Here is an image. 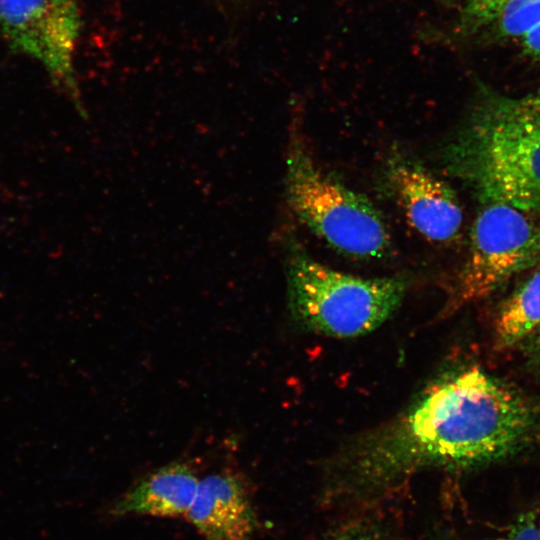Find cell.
<instances>
[{"mask_svg": "<svg viewBox=\"0 0 540 540\" xmlns=\"http://www.w3.org/2000/svg\"><path fill=\"white\" fill-rule=\"evenodd\" d=\"M536 421L530 403L500 379L476 366L456 368L351 446L338 464L336 487L360 496L427 468L490 464L527 445Z\"/></svg>", "mask_w": 540, "mask_h": 540, "instance_id": "1", "label": "cell"}, {"mask_svg": "<svg viewBox=\"0 0 540 540\" xmlns=\"http://www.w3.org/2000/svg\"><path fill=\"white\" fill-rule=\"evenodd\" d=\"M445 168L479 202L540 215V127L480 104L443 152Z\"/></svg>", "mask_w": 540, "mask_h": 540, "instance_id": "2", "label": "cell"}, {"mask_svg": "<svg viewBox=\"0 0 540 540\" xmlns=\"http://www.w3.org/2000/svg\"><path fill=\"white\" fill-rule=\"evenodd\" d=\"M288 310L306 331L351 338L370 333L401 305L402 277L364 278L332 269L291 240L286 253Z\"/></svg>", "mask_w": 540, "mask_h": 540, "instance_id": "3", "label": "cell"}, {"mask_svg": "<svg viewBox=\"0 0 540 540\" xmlns=\"http://www.w3.org/2000/svg\"><path fill=\"white\" fill-rule=\"evenodd\" d=\"M285 186L292 211L335 250L358 259L389 251L390 235L381 214L366 197L321 169L299 128L290 132Z\"/></svg>", "mask_w": 540, "mask_h": 540, "instance_id": "4", "label": "cell"}, {"mask_svg": "<svg viewBox=\"0 0 540 540\" xmlns=\"http://www.w3.org/2000/svg\"><path fill=\"white\" fill-rule=\"evenodd\" d=\"M539 260L540 225L530 214L501 202H480L446 313L490 296Z\"/></svg>", "mask_w": 540, "mask_h": 540, "instance_id": "5", "label": "cell"}, {"mask_svg": "<svg viewBox=\"0 0 540 540\" xmlns=\"http://www.w3.org/2000/svg\"><path fill=\"white\" fill-rule=\"evenodd\" d=\"M0 31L14 49L39 61L78 104L73 58L80 14L74 0H0Z\"/></svg>", "mask_w": 540, "mask_h": 540, "instance_id": "6", "label": "cell"}, {"mask_svg": "<svg viewBox=\"0 0 540 540\" xmlns=\"http://www.w3.org/2000/svg\"><path fill=\"white\" fill-rule=\"evenodd\" d=\"M385 178L407 221L422 237L439 244L458 238L462 207L445 181L401 154L388 159Z\"/></svg>", "mask_w": 540, "mask_h": 540, "instance_id": "7", "label": "cell"}, {"mask_svg": "<svg viewBox=\"0 0 540 540\" xmlns=\"http://www.w3.org/2000/svg\"><path fill=\"white\" fill-rule=\"evenodd\" d=\"M186 517L205 540H248L256 527L246 484L232 472L200 480Z\"/></svg>", "mask_w": 540, "mask_h": 540, "instance_id": "8", "label": "cell"}, {"mask_svg": "<svg viewBox=\"0 0 540 540\" xmlns=\"http://www.w3.org/2000/svg\"><path fill=\"white\" fill-rule=\"evenodd\" d=\"M199 479L184 463H172L152 472L114 505L116 516L176 518L186 516L195 498Z\"/></svg>", "mask_w": 540, "mask_h": 540, "instance_id": "9", "label": "cell"}, {"mask_svg": "<svg viewBox=\"0 0 540 540\" xmlns=\"http://www.w3.org/2000/svg\"><path fill=\"white\" fill-rule=\"evenodd\" d=\"M500 308L495 322L496 345L509 348L540 327V260Z\"/></svg>", "mask_w": 540, "mask_h": 540, "instance_id": "10", "label": "cell"}, {"mask_svg": "<svg viewBox=\"0 0 540 540\" xmlns=\"http://www.w3.org/2000/svg\"><path fill=\"white\" fill-rule=\"evenodd\" d=\"M492 23L502 36L521 38L540 24V0H507Z\"/></svg>", "mask_w": 540, "mask_h": 540, "instance_id": "11", "label": "cell"}, {"mask_svg": "<svg viewBox=\"0 0 540 540\" xmlns=\"http://www.w3.org/2000/svg\"><path fill=\"white\" fill-rule=\"evenodd\" d=\"M481 104L499 116L540 127V89L520 97L487 94Z\"/></svg>", "mask_w": 540, "mask_h": 540, "instance_id": "12", "label": "cell"}, {"mask_svg": "<svg viewBox=\"0 0 540 540\" xmlns=\"http://www.w3.org/2000/svg\"><path fill=\"white\" fill-rule=\"evenodd\" d=\"M326 540H398L382 524L372 520H360L337 529Z\"/></svg>", "mask_w": 540, "mask_h": 540, "instance_id": "13", "label": "cell"}, {"mask_svg": "<svg viewBox=\"0 0 540 540\" xmlns=\"http://www.w3.org/2000/svg\"><path fill=\"white\" fill-rule=\"evenodd\" d=\"M507 0H468L463 13L464 24L477 29L491 24Z\"/></svg>", "mask_w": 540, "mask_h": 540, "instance_id": "14", "label": "cell"}, {"mask_svg": "<svg viewBox=\"0 0 540 540\" xmlns=\"http://www.w3.org/2000/svg\"><path fill=\"white\" fill-rule=\"evenodd\" d=\"M499 540H540V519L534 512L520 515Z\"/></svg>", "mask_w": 540, "mask_h": 540, "instance_id": "15", "label": "cell"}, {"mask_svg": "<svg viewBox=\"0 0 540 540\" xmlns=\"http://www.w3.org/2000/svg\"><path fill=\"white\" fill-rule=\"evenodd\" d=\"M520 39L525 53L536 60H540V24Z\"/></svg>", "mask_w": 540, "mask_h": 540, "instance_id": "16", "label": "cell"}, {"mask_svg": "<svg viewBox=\"0 0 540 540\" xmlns=\"http://www.w3.org/2000/svg\"><path fill=\"white\" fill-rule=\"evenodd\" d=\"M440 540H450V539H448V538H443V539H440Z\"/></svg>", "mask_w": 540, "mask_h": 540, "instance_id": "17", "label": "cell"}]
</instances>
